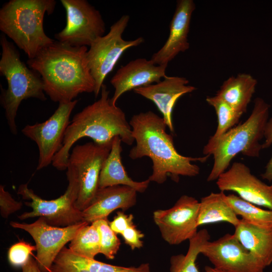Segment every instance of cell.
Here are the masks:
<instances>
[{"mask_svg": "<svg viewBox=\"0 0 272 272\" xmlns=\"http://www.w3.org/2000/svg\"><path fill=\"white\" fill-rule=\"evenodd\" d=\"M22 206V201L16 200L3 185H0V213L3 218H8L10 215L20 210Z\"/></svg>", "mask_w": 272, "mask_h": 272, "instance_id": "cell-32", "label": "cell"}, {"mask_svg": "<svg viewBox=\"0 0 272 272\" xmlns=\"http://www.w3.org/2000/svg\"><path fill=\"white\" fill-rule=\"evenodd\" d=\"M33 251H36V245L24 241H19L9 248L8 252L9 261L15 267H22L27 262Z\"/></svg>", "mask_w": 272, "mask_h": 272, "instance_id": "cell-30", "label": "cell"}, {"mask_svg": "<svg viewBox=\"0 0 272 272\" xmlns=\"http://www.w3.org/2000/svg\"><path fill=\"white\" fill-rule=\"evenodd\" d=\"M109 93L103 84L100 98L74 116L65 131L62 146L53 158L52 165L55 168L66 169L71 150L83 138H89L93 142L103 145L118 136L124 144H133L134 140L129 122L122 109L111 103Z\"/></svg>", "mask_w": 272, "mask_h": 272, "instance_id": "cell-3", "label": "cell"}, {"mask_svg": "<svg viewBox=\"0 0 272 272\" xmlns=\"http://www.w3.org/2000/svg\"><path fill=\"white\" fill-rule=\"evenodd\" d=\"M121 140L118 136L112 140L110 152L104 161L100 174L99 188L116 185L130 187L138 192L144 193L150 182L148 179L135 181L128 175L121 162Z\"/></svg>", "mask_w": 272, "mask_h": 272, "instance_id": "cell-21", "label": "cell"}, {"mask_svg": "<svg viewBox=\"0 0 272 272\" xmlns=\"http://www.w3.org/2000/svg\"><path fill=\"white\" fill-rule=\"evenodd\" d=\"M188 83L184 77L167 76L159 83L136 88L133 91L155 104L169 129L174 133L172 112L175 103L182 96L196 90Z\"/></svg>", "mask_w": 272, "mask_h": 272, "instance_id": "cell-18", "label": "cell"}, {"mask_svg": "<svg viewBox=\"0 0 272 272\" xmlns=\"http://www.w3.org/2000/svg\"><path fill=\"white\" fill-rule=\"evenodd\" d=\"M263 138L264 141L262 144V149L267 148L272 145V117L268 119L266 122ZM261 176L263 179L266 180L272 184V154L265 166L264 172Z\"/></svg>", "mask_w": 272, "mask_h": 272, "instance_id": "cell-33", "label": "cell"}, {"mask_svg": "<svg viewBox=\"0 0 272 272\" xmlns=\"http://www.w3.org/2000/svg\"><path fill=\"white\" fill-rule=\"evenodd\" d=\"M0 44V73L8 84L6 89L1 87L0 102L10 130L16 135V117L22 101L30 98L44 101L46 97L40 75L21 60L19 51L4 34L1 35Z\"/></svg>", "mask_w": 272, "mask_h": 272, "instance_id": "cell-6", "label": "cell"}, {"mask_svg": "<svg viewBox=\"0 0 272 272\" xmlns=\"http://www.w3.org/2000/svg\"><path fill=\"white\" fill-rule=\"evenodd\" d=\"M112 142L77 145L70 152L67 167L72 168L77 175L79 192L75 207L82 212L88 207L99 189L100 172L110 152Z\"/></svg>", "mask_w": 272, "mask_h": 272, "instance_id": "cell-9", "label": "cell"}, {"mask_svg": "<svg viewBox=\"0 0 272 272\" xmlns=\"http://www.w3.org/2000/svg\"><path fill=\"white\" fill-rule=\"evenodd\" d=\"M133 224V215H126L123 211L118 212L113 220L109 222L111 229L116 234L120 235L125 230Z\"/></svg>", "mask_w": 272, "mask_h": 272, "instance_id": "cell-35", "label": "cell"}, {"mask_svg": "<svg viewBox=\"0 0 272 272\" xmlns=\"http://www.w3.org/2000/svg\"><path fill=\"white\" fill-rule=\"evenodd\" d=\"M129 16L124 15L110 27L108 33L96 39L90 46L87 53L89 67L95 82L94 95L97 97L104 80L113 70L123 53L128 48L144 42L140 37L125 40L122 34L127 26Z\"/></svg>", "mask_w": 272, "mask_h": 272, "instance_id": "cell-8", "label": "cell"}, {"mask_svg": "<svg viewBox=\"0 0 272 272\" xmlns=\"http://www.w3.org/2000/svg\"><path fill=\"white\" fill-rule=\"evenodd\" d=\"M257 80L250 74L240 73L225 80L215 95L243 114L255 92Z\"/></svg>", "mask_w": 272, "mask_h": 272, "instance_id": "cell-22", "label": "cell"}, {"mask_svg": "<svg viewBox=\"0 0 272 272\" xmlns=\"http://www.w3.org/2000/svg\"><path fill=\"white\" fill-rule=\"evenodd\" d=\"M224 192H211L199 201L198 227L209 224L226 222L236 227L240 219L224 199Z\"/></svg>", "mask_w": 272, "mask_h": 272, "instance_id": "cell-23", "label": "cell"}, {"mask_svg": "<svg viewBox=\"0 0 272 272\" xmlns=\"http://www.w3.org/2000/svg\"><path fill=\"white\" fill-rule=\"evenodd\" d=\"M207 102L214 108L218 119V125L214 134L208 142H213L219 139L238 123L242 114L237 112L227 103L215 95L206 98Z\"/></svg>", "mask_w": 272, "mask_h": 272, "instance_id": "cell-27", "label": "cell"}, {"mask_svg": "<svg viewBox=\"0 0 272 272\" xmlns=\"http://www.w3.org/2000/svg\"><path fill=\"white\" fill-rule=\"evenodd\" d=\"M51 272H90L86 258L74 253L64 247L53 261Z\"/></svg>", "mask_w": 272, "mask_h": 272, "instance_id": "cell-28", "label": "cell"}, {"mask_svg": "<svg viewBox=\"0 0 272 272\" xmlns=\"http://www.w3.org/2000/svg\"><path fill=\"white\" fill-rule=\"evenodd\" d=\"M210 239V235L205 229L199 230L189 240V247L185 254L173 255L170 259V272H200L196 264L198 255L203 245Z\"/></svg>", "mask_w": 272, "mask_h": 272, "instance_id": "cell-25", "label": "cell"}, {"mask_svg": "<svg viewBox=\"0 0 272 272\" xmlns=\"http://www.w3.org/2000/svg\"><path fill=\"white\" fill-rule=\"evenodd\" d=\"M66 13L64 28L54 35L59 42L74 46H90L105 34V25L98 10L86 0H60Z\"/></svg>", "mask_w": 272, "mask_h": 272, "instance_id": "cell-10", "label": "cell"}, {"mask_svg": "<svg viewBox=\"0 0 272 272\" xmlns=\"http://www.w3.org/2000/svg\"><path fill=\"white\" fill-rule=\"evenodd\" d=\"M202 254L223 272H263L264 268L233 234L227 233L202 246Z\"/></svg>", "mask_w": 272, "mask_h": 272, "instance_id": "cell-14", "label": "cell"}, {"mask_svg": "<svg viewBox=\"0 0 272 272\" xmlns=\"http://www.w3.org/2000/svg\"><path fill=\"white\" fill-rule=\"evenodd\" d=\"M203 272H223L220 270H218L214 267L207 265L205 267V270Z\"/></svg>", "mask_w": 272, "mask_h": 272, "instance_id": "cell-37", "label": "cell"}, {"mask_svg": "<svg viewBox=\"0 0 272 272\" xmlns=\"http://www.w3.org/2000/svg\"><path fill=\"white\" fill-rule=\"evenodd\" d=\"M96 226L100 235V253L108 259L114 258L119 250L121 242L117 234L111 229L108 219L93 222Z\"/></svg>", "mask_w": 272, "mask_h": 272, "instance_id": "cell-29", "label": "cell"}, {"mask_svg": "<svg viewBox=\"0 0 272 272\" xmlns=\"http://www.w3.org/2000/svg\"><path fill=\"white\" fill-rule=\"evenodd\" d=\"M195 9L193 0L177 1L170 24L168 37L164 45L150 59L155 64L167 66L168 63L179 53L189 49L188 35L191 16Z\"/></svg>", "mask_w": 272, "mask_h": 272, "instance_id": "cell-17", "label": "cell"}, {"mask_svg": "<svg viewBox=\"0 0 272 272\" xmlns=\"http://www.w3.org/2000/svg\"><path fill=\"white\" fill-rule=\"evenodd\" d=\"M167 67L156 65L145 58H137L121 66L110 80L114 89L111 103L116 105L118 99L126 92L159 83L167 76Z\"/></svg>", "mask_w": 272, "mask_h": 272, "instance_id": "cell-16", "label": "cell"}, {"mask_svg": "<svg viewBox=\"0 0 272 272\" xmlns=\"http://www.w3.org/2000/svg\"><path fill=\"white\" fill-rule=\"evenodd\" d=\"M22 272H42L35 259H34L31 256L27 262L22 267Z\"/></svg>", "mask_w": 272, "mask_h": 272, "instance_id": "cell-36", "label": "cell"}, {"mask_svg": "<svg viewBox=\"0 0 272 272\" xmlns=\"http://www.w3.org/2000/svg\"><path fill=\"white\" fill-rule=\"evenodd\" d=\"M87 46L55 41L42 48L28 66L41 77L45 93L55 102L74 100L83 93L94 92L95 82L87 58Z\"/></svg>", "mask_w": 272, "mask_h": 272, "instance_id": "cell-2", "label": "cell"}, {"mask_svg": "<svg viewBox=\"0 0 272 272\" xmlns=\"http://www.w3.org/2000/svg\"><path fill=\"white\" fill-rule=\"evenodd\" d=\"M137 192L133 188L125 185L99 188L90 205L82 211L84 221L92 223L108 219L116 210H128L135 205Z\"/></svg>", "mask_w": 272, "mask_h": 272, "instance_id": "cell-19", "label": "cell"}, {"mask_svg": "<svg viewBox=\"0 0 272 272\" xmlns=\"http://www.w3.org/2000/svg\"><path fill=\"white\" fill-rule=\"evenodd\" d=\"M216 184L220 191L234 192L244 200L272 211V184L260 180L242 162H234L220 175Z\"/></svg>", "mask_w": 272, "mask_h": 272, "instance_id": "cell-15", "label": "cell"}, {"mask_svg": "<svg viewBox=\"0 0 272 272\" xmlns=\"http://www.w3.org/2000/svg\"><path fill=\"white\" fill-rule=\"evenodd\" d=\"M199 208L198 200L183 195L171 208L154 211L153 220L162 238L170 245H177L193 238L198 232Z\"/></svg>", "mask_w": 272, "mask_h": 272, "instance_id": "cell-13", "label": "cell"}, {"mask_svg": "<svg viewBox=\"0 0 272 272\" xmlns=\"http://www.w3.org/2000/svg\"><path fill=\"white\" fill-rule=\"evenodd\" d=\"M56 4L54 0H10L1 9V31L28 59L54 41L45 34L43 20L46 13H53Z\"/></svg>", "mask_w": 272, "mask_h": 272, "instance_id": "cell-5", "label": "cell"}, {"mask_svg": "<svg viewBox=\"0 0 272 272\" xmlns=\"http://www.w3.org/2000/svg\"><path fill=\"white\" fill-rule=\"evenodd\" d=\"M269 108V105L262 98H255L252 112L245 121L233 127L215 142L207 143L203 154L213 155L214 158L208 181L217 180L239 153L249 157H259L262 150L260 141L264 138Z\"/></svg>", "mask_w": 272, "mask_h": 272, "instance_id": "cell-4", "label": "cell"}, {"mask_svg": "<svg viewBox=\"0 0 272 272\" xmlns=\"http://www.w3.org/2000/svg\"><path fill=\"white\" fill-rule=\"evenodd\" d=\"M135 145L129 157L132 160L144 157L152 161V173L148 179L158 184L164 183L168 176L175 182L179 176L194 177L199 167L193 162H205L210 156L186 157L176 150L172 135L166 132L167 125L163 117L152 111L132 116L129 121Z\"/></svg>", "mask_w": 272, "mask_h": 272, "instance_id": "cell-1", "label": "cell"}, {"mask_svg": "<svg viewBox=\"0 0 272 272\" xmlns=\"http://www.w3.org/2000/svg\"><path fill=\"white\" fill-rule=\"evenodd\" d=\"M225 201L237 216L253 225L263 227H272V211L264 210L251 203L234 194H224Z\"/></svg>", "mask_w": 272, "mask_h": 272, "instance_id": "cell-24", "label": "cell"}, {"mask_svg": "<svg viewBox=\"0 0 272 272\" xmlns=\"http://www.w3.org/2000/svg\"><path fill=\"white\" fill-rule=\"evenodd\" d=\"M66 170L68 186L63 194L56 199L42 198L28 187L27 183L19 186L17 193L23 199L31 201L25 203L32 209L19 216V219L42 217L48 224L56 227H66L84 221L82 212L75 207L79 192L77 175L70 167H67Z\"/></svg>", "mask_w": 272, "mask_h": 272, "instance_id": "cell-7", "label": "cell"}, {"mask_svg": "<svg viewBox=\"0 0 272 272\" xmlns=\"http://www.w3.org/2000/svg\"><path fill=\"white\" fill-rule=\"evenodd\" d=\"M121 235L125 243L131 250L140 249L143 246L142 239L144 237V234L136 228L134 224L125 230Z\"/></svg>", "mask_w": 272, "mask_h": 272, "instance_id": "cell-34", "label": "cell"}, {"mask_svg": "<svg viewBox=\"0 0 272 272\" xmlns=\"http://www.w3.org/2000/svg\"><path fill=\"white\" fill-rule=\"evenodd\" d=\"M87 264L90 272H151L148 263L138 266H122L106 263L95 259L86 258Z\"/></svg>", "mask_w": 272, "mask_h": 272, "instance_id": "cell-31", "label": "cell"}, {"mask_svg": "<svg viewBox=\"0 0 272 272\" xmlns=\"http://www.w3.org/2000/svg\"><path fill=\"white\" fill-rule=\"evenodd\" d=\"M88 222L83 221L66 227L48 224L42 217L28 224L12 221L11 226L27 232L35 241V259L42 272H51L54 260L65 245L73 239L78 231Z\"/></svg>", "mask_w": 272, "mask_h": 272, "instance_id": "cell-12", "label": "cell"}, {"mask_svg": "<svg viewBox=\"0 0 272 272\" xmlns=\"http://www.w3.org/2000/svg\"><path fill=\"white\" fill-rule=\"evenodd\" d=\"M78 102L74 100L58 104L51 116L44 122L26 125L22 133L37 146L39 158L37 170L48 166L62 146L64 134L71 121V114Z\"/></svg>", "mask_w": 272, "mask_h": 272, "instance_id": "cell-11", "label": "cell"}, {"mask_svg": "<svg viewBox=\"0 0 272 272\" xmlns=\"http://www.w3.org/2000/svg\"><path fill=\"white\" fill-rule=\"evenodd\" d=\"M233 234L240 243L265 268L272 263V227L263 228L243 219Z\"/></svg>", "mask_w": 272, "mask_h": 272, "instance_id": "cell-20", "label": "cell"}, {"mask_svg": "<svg viewBox=\"0 0 272 272\" xmlns=\"http://www.w3.org/2000/svg\"><path fill=\"white\" fill-rule=\"evenodd\" d=\"M69 248L77 255L95 259L100 250V235L96 225L88 223L81 228L71 241Z\"/></svg>", "mask_w": 272, "mask_h": 272, "instance_id": "cell-26", "label": "cell"}]
</instances>
